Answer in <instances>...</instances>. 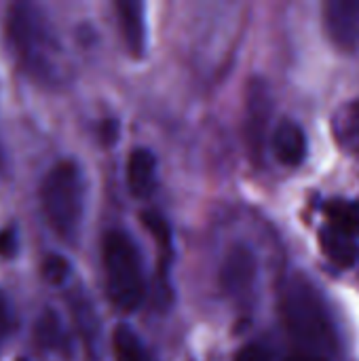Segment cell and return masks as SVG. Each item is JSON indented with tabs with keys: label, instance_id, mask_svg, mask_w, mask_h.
Returning <instances> with one entry per match:
<instances>
[{
	"label": "cell",
	"instance_id": "6da1fadb",
	"mask_svg": "<svg viewBox=\"0 0 359 361\" xmlns=\"http://www.w3.org/2000/svg\"><path fill=\"white\" fill-rule=\"evenodd\" d=\"M279 311L288 334L298 345V351L324 357L334 351L336 332L330 311L317 288L307 277L294 275L284 283Z\"/></svg>",
	"mask_w": 359,
	"mask_h": 361
},
{
	"label": "cell",
	"instance_id": "7a4b0ae2",
	"mask_svg": "<svg viewBox=\"0 0 359 361\" xmlns=\"http://www.w3.org/2000/svg\"><path fill=\"white\" fill-rule=\"evenodd\" d=\"M40 205L49 226L66 241L74 239L85 209V180L74 161L51 167L40 186Z\"/></svg>",
	"mask_w": 359,
	"mask_h": 361
},
{
	"label": "cell",
	"instance_id": "3957f363",
	"mask_svg": "<svg viewBox=\"0 0 359 361\" xmlns=\"http://www.w3.org/2000/svg\"><path fill=\"white\" fill-rule=\"evenodd\" d=\"M106 290L112 305L121 311H135L144 300V269L142 256L123 231H110L102 245Z\"/></svg>",
	"mask_w": 359,
	"mask_h": 361
},
{
	"label": "cell",
	"instance_id": "277c9868",
	"mask_svg": "<svg viewBox=\"0 0 359 361\" xmlns=\"http://www.w3.org/2000/svg\"><path fill=\"white\" fill-rule=\"evenodd\" d=\"M6 32L21 68L34 78H51L55 66V40L44 15L34 4H13L6 19Z\"/></svg>",
	"mask_w": 359,
	"mask_h": 361
},
{
	"label": "cell",
	"instance_id": "5b68a950",
	"mask_svg": "<svg viewBox=\"0 0 359 361\" xmlns=\"http://www.w3.org/2000/svg\"><path fill=\"white\" fill-rule=\"evenodd\" d=\"M256 277H258V262L254 252L243 243L233 245L220 269V286L224 294L235 300H245L254 292Z\"/></svg>",
	"mask_w": 359,
	"mask_h": 361
},
{
	"label": "cell",
	"instance_id": "8992f818",
	"mask_svg": "<svg viewBox=\"0 0 359 361\" xmlns=\"http://www.w3.org/2000/svg\"><path fill=\"white\" fill-rule=\"evenodd\" d=\"M324 25L330 40L343 51L359 49V0H330L324 6Z\"/></svg>",
	"mask_w": 359,
	"mask_h": 361
},
{
	"label": "cell",
	"instance_id": "52a82bcc",
	"mask_svg": "<svg viewBox=\"0 0 359 361\" xmlns=\"http://www.w3.org/2000/svg\"><path fill=\"white\" fill-rule=\"evenodd\" d=\"M271 116V95L262 80H254L248 93V118H245V137L254 157L262 154L264 133Z\"/></svg>",
	"mask_w": 359,
	"mask_h": 361
},
{
	"label": "cell",
	"instance_id": "ba28073f",
	"mask_svg": "<svg viewBox=\"0 0 359 361\" xmlns=\"http://www.w3.org/2000/svg\"><path fill=\"white\" fill-rule=\"evenodd\" d=\"M118 25L123 32L125 47L133 57H142L146 49V19H144V4L135 0L116 2Z\"/></svg>",
	"mask_w": 359,
	"mask_h": 361
},
{
	"label": "cell",
	"instance_id": "9c48e42d",
	"mask_svg": "<svg viewBox=\"0 0 359 361\" xmlns=\"http://www.w3.org/2000/svg\"><path fill=\"white\" fill-rule=\"evenodd\" d=\"M273 152L279 163L296 167L307 157V137L300 125L294 121H281L273 133Z\"/></svg>",
	"mask_w": 359,
	"mask_h": 361
},
{
	"label": "cell",
	"instance_id": "30bf717a",
	"mask_svg": "<svg viewBox=\"0 0 359 361\" xmlns=\"http://www.w3.org/2000/svg\"><path fill=\"white\" fill-rule=\"evenodd\" d=\"M127 184L133 197L146 199L157 184V159L148 148H135L127 161Z\"/></svg>",
	"mask_w": 359,
	"mask_h": 361
},
{
	"label": "cell",
	"instance_id": "8fae6325",
	"mask_svg": "<svg viewBox=\"0 0 359 361\" xmlns=\"http://www.w3.org/2000/svg\"><path fill=\"white\" fill-rule=\"evenodd\" d=\"M320 243H322V250L324 254L328 256V260H332L336 267L341 269H349L355 264L358 260V245H355V239L326 226L320 231Z\"/></svg>",
	"mask_w": 359,
	"mask_h": 361
},
{
	"label": "cell",
	"instance_id": "7c38bea8",
	"mask_svg": "<svg viewBox=\"0 0 359 361\" xmlns=\"http://www.w3.org/2000/svg\"><path fill=\"white\" fill-rule=\"evenodd\" d=\"M36 341L40 347L49 349V351H57V353H68L70 351V338L59 322V317L55 313H44L34 328Z\"/></svg>",
	"mask_w": 359,
	"mask_h": 361
},
{
	"label": "cell",
	"instance_id": "4fadbf2b",
	"mask_svg": "<svg viewBox=\"0 0 359 361\" xmlns=\"http://www.w3.org/2000/svg\"><path fill=\"white\" fill-rule=\"evenodd\" d=\"M324 212L330 222V228H334L351 239L359 237V207L355 203L334 199V201L326 203Z\"/></svg>",
	"mask_w": 359,
	"mask_h": 361
},
{
	"label": "cell",
	"instance_id": "5bb4252c",
	"mask_svg": "<svg viewBox=\"0 0 359 361\" xmlns=\"http://www.w3.org/2000/svg\"><path fill=\"white\" fill-rule=\"evenodd\" d=\"M334 133L345 150L359 157V102L347 104L334 116Z\"/></svg>",
	"mask_w": 359,
	"mask_h": 361
},
{
	"label": "cell",
	"instance_id": "9a60e30c",
	"mask_svg": "<svg viewBox=\"0 0 359 361\" xmlns=\"http://www.w3.org/2000/svg\"><path fill=\"white\" fill-rule=\"evenodd\" d=\"M112 347L116 361H152L142 338L125 324L116 326L112 334Z\"/></svg>",
	"mask_w": 359,
	"mask_h": 361
},
{
	"label": "cell",
	"instance_id": "2e32d148",
	"mask_svg": "<svg viewBox=\"0 0 359 361\" xmlns=\"http://www.w3.org/2000/svg\"><path fill=\"white\" fill-rule=\"evenodd\" d=\"M44 277L51 281V283H61L66 277H68V262L59 256H51L47 262H44Z\"/></svg>",
	"mask_w": 359,
	"mask_h": 361
},
{
	"label": "cell",
	"instance_id": "e0dca14e",
	"mask_svg": "<svg viewBox=\"0 0 359 361\" xmlns=\"http://www.w3.org/2000/svg\"><path fill=\"white\" fill-rule=\"evenodd\" d=\"M235 361H269V355H267V351H264L262 347H258V345H248V347H243V349L237 353Z\"/></svg>",
	"mask_w": 359,
	"mask_h": 361
},
{
	"label": "cell",
	"instance_id": "ac0fdd59",
	"mask_svg": "<svg viewBox=\"0 0 359 361\" xmlns=\"http://www.w3.org/2000/svg\"><path fill=\"white\" fill-rule=\"evenodd\" d=\"M8 332H11V311H8L4 296L0 294V347L4 343V338L8 336Z\"/></svg>",
	"mask_w": 359,
	"mask_h": 361
},
{
	"label": "cell",
	"instance_id": "d6986e66",
	"mask_svg": "<svg viewBox=\"0 0 359 361\" xmlns=\"http://www.w3.org/2000/svg\"><path fill=\"white\" fill-rule=\"evenodd\" d=\"M17 250V239L13 231H0V256H13Z\"/></svg>",
	"mask_w": 359,
	"mask_h": 361
},
{
	"label": "cell",
	"instance_id": "ffe728a7",
	"mask_svg": "<svg viewBox=\"0 0 359 361\" xmlns=\"http://www.w3.org/2000/svg\"><path fill=\"white\" fill-rule=\"evenodd\" d=\"M286 361H330L324 355H317V353H307V351H294Z\"/></svg>",
	"mask_w": 359,
	"mask_h": 361
},
{
	"label": "cell",
	"instance_id": "44dd1931",
	"mask_svg": "<svg viewBox=\"0 0 359 361\" xmlns=\"http://www.w3.org/2000/svg\"><path fill=\"white\" fill-rule=\"evenodd\" d=\"M21 361H25V360H21Z\"/></svg>",
	"mask_w": 359,
	"mask_h": 361
}]
</instances>
